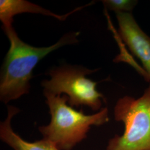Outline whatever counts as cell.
Listing matches in <instances>:
<instances>
[{"label": "cell", "mask_w": 150, "mask_h": 150, "mask_svg": "<svg viewBox=\"0 0 150 150\" xmlns=\"http://www.w3.org/2000/svg\"><path fill=\"white\" fill-rule=\"evenodd\" d=\"M49 108L51 120L48 125L38 127L43 139L53 143L59 150H71L83 139L92 126H99L109 120L107 108L93 115L76 110L67 103L66 95L44 93Z\"/></svg>", "instance_id": "2"}, {"label": "cell", "mask_w": 150, "mask_h": 150, "mask_svg": "<svg viewBox=\"0 0 150 150\" xmlns=\"http://www.w3.org/2000/svg\"><path fill=\"white\" fill-rule=\"evenodd\" d=\"M98 69L90 70L80 66L63 65L50 70V80L42 82L43 94L55 96L64 93L69 97L71 107L87 106L93 111H100L106 99L97 90V82L86 77Z\"/></svg>", "instance_id": "4"}, {"label": "cell", "mask_w": 150, "mask_h": 150, "mask_svg": "<svg viewBox=\"0 0 150 150\" xmlns=\"http://www.w3.org/2000/svg\"><path fill=\"white\" fill-rule=\"evenodd\" d=\"M120 38L139 59L150 81V37L136 21L131 13L116 12Z\"/></svg>", "instance_id": "5"}, {"label": "cell", "mask_w": 150, "mask_h": 150, "mask_svg": "<svg viewBox=\"0 0 150 150\" xmlns=\"http://www.w3.org/2000/svg\"><path fill=\"white\" fill-rule=\"evenodd\" d=\"M2 28L10 43L0 77V100L6 104L29 92L32 71L41 59L64 46L79 42V33L72 32L50 46L36 47L22 41L12 26Z\"/></svg>", "instance_id": "1"}, {"label": "cell", "mask_w": 150, "mask_h": 150, "mask_svg": "<svg viewBox=\"0 0 150 150\" xmlns=\"http://www.w3.org/2000/svg\"><path fill=\"white\" fill-rule=\"evenodd\" d=\"M20 111L17 107L8 106L7 117L0 123V139L4 143L13 150H60L47 139L30 142L17 134L12 127L11 121Z\"/></svg>", "instance_id": "7"}, {"label": "cell", "mask_w": 150, "mask_h": 150, "mask_svg": "<svg viewBox=\"0 0 150 150\" xmlns=\"http://www.w3.org/2000/svg\"><path fill=\"white\" fill-rule=\"evenodd\" d=\"M114 116L123 123L125 130L109 140L106 150H150V85L139 98L118 99Z\"/></svg>", "instance_id": "3"}, {"label": "cell", "mask_w": 150, "mask_h": 150, "mask_svg": "<svg viewBox=\"0 0 150 150\" xmlns=\"http://www.w3.org/2000/svg\"><path fill=\"white\" fill-rule=\"evenodd\" d=\"M92 4V3H90L83 6L78 7L65 15H59L25 0H1L0 20L2 23V27H10L12 26L14 16L23 13H31L52 17L59 21H65L69 16L75 12L80 11L83 7Z\"/></svg>", "instance_id": "6"}, {"label": "cell", "mask_w": 150, "mask_h": 150, "mask_svg": "<svg viewBox=\"0 0 150 150\" xmlns=\"http://www.w3.org/2000/svg\"><path fill=\"white\" fill-rule=\"evenodd\" d=\"M102 2L106 8L116 13H131L138 3V1L135 0H104Z\"/></svg>", "instance_id": "8"}]
</instances>
